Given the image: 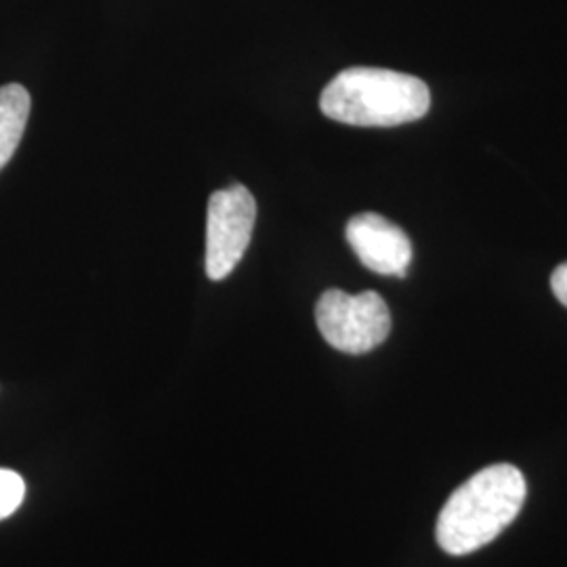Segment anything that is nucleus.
<instances>
[{"mask_svg":"<svg viewBox=\"0 0 567 567\" xmlns=\"http://www.w3.org/2000/svg\"><path fill=\"white\" fill-rule=\"evenodd\" d=\"M32 100L25 86L4 84L0 86V171L13 158L25 124L30 118Z\"/></svg>","mask_w":567,"mask_h":567,"instance_id":"423d86ee","label":"nucleus"},{"mask_svg":"<svg viewBox=\"0 0 567 567\" xmlns=\"http://www.w3.org/2000/svg\"><path fill=\"white\" fill-rule=\"evenodd\" d=\"M344 236L370 271L404 278L412 264V243L402 227L377 213H362L347 224Z\"/></svg>","mask_w":567,"mask_h":567,"instance_id":"39448f33","label":"nucleus"},{"mask_svg":"<svg viewBox=\"0 0 567 567\" xmlns=\"http://www.w3.org/2000/svg\"><path fill=\"white\" fill-rule=\"evenodd\" d=\"M316 322L326 343L349 355L377 349L391 332L389 307L372 290L360 295L326 290L316 305Z\"/></svg>","mask_w":567,"mask_h":567,"instance_id":"7ed1b4c3","label":"nucleus"},{"mask_svg":"<svg viewBox=\"0 0 567 567\" xmlns=\"http://www.w3.org/2000/svg\"><path fill=\"white\" fill-rule=\"evenodd\" d=\"M527 496L526 477L513 465H492L456 487L440 513L435 536L447 555H468L505 532Z\"/></svg>","mask_w":567,"mask_h":567,"instance_id":"f257e3e1","label":"nucleus"},{"mask_svg":"<svg viewBox=\"0 0 567 567\" xmlns=\"http://www.w3.org/2000/svg\"><path fill=\"white\" fill-rule=\"evenodd\" d=\"M550 288L555 292V297L559 299V303L567 307V261L559 265L553 276H550Z\"/></svg>","mask_w":567,"mask_h":567,"instance_id":"6e6552de","label":"nucleus"},{"mask_svg":"<svg viewBox=\"0 0 567 567\" xmlns=\"http://www.w3.org/2000/svg\"><path fill=\"white\" fill-rule=\"evenodd\" d=\"M25 498V482L20 473L0 468V522L11 517Z\"/></svg>","mask_w":567,"mask_h":567,"instance_id":"0eeeda50","label":"nucleus"},{"mask_svg":"<svg viewBox=\"0 0 567 567\" xmlns=\"http://www.w3.org/2000/svg\"><path fill=\"white\" fill-rule=\"evenodd\" d=\"M431 93L421 79L385 68H349L328 82L320 107L353 126H398L429 112Z\"/></svg>","mask_w":567,"mask_h":567,"instance_id":"f03ea898","label":"nucleus"},{"mask_svg":"<svg viewBox=\"0 0 567 567\" xmlns=\"http://www.w3.org/2000/svg\"><path fill=\"white\" fill-rule=\"evenodd\" d=\"M257 221V203L240 183L219 189L208 200L206 213V276L225 280L250 244Z\"/></svg>","mask_w":567,"mask_h":567,"instance_id":"20e7f679","label":"nucleus"}]
</instances>
